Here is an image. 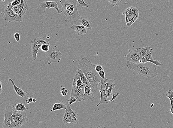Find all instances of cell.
I'll return each instance as SVG.
<instances>
[{
  "label": "cell",
  "mask_w": 173,
  "mask_h": 128,
  "mask_svg": "<svg viewBox=\"0 0 173 128\" xmlns=\"http://www.w3.org/2000/svg\"><path fill=\"white\" fill-rule=\"evenodd\" d=\"M51 48L50 44H45L40 47L42 51L45 52H47Z\"/></svg>",
  "instance_id": "obj_29"
},
{
  "label": "cell",
  "mask_w": 173,
  "mask_h": 128,
  "mask_svg": "<svg viewBox=\"0 0 173 128\" xmlns=\"http://www.w3.org/2000/svg\"><path fill=\"white\" fill-rule=\"evenodd\" d=\"M148 62H150L153 63V64L156 65V66H162L164 65V63L159 60H157L151 59L148 60Z\"/></svg>",
  "instance_id": "obj_30"
},
{
  "label": "cell",
  "mask_w": 173,
  "mask_h": 128,
  "mask_svg": "<svg viewBox=\"0 0 173 128\" xmlns=\"http://www.w3.org/2000/svg\"><path fill=\"white\" fill-rule=\"evenodd\" d=\"M8 80L11 82V83H12L13 86H14V91H15L16 93H17V95L21 97L22 98H23L24 97L26 96V95H27V91H23L22 88H19V87H17V86L15 85V84H14V79L9 78Z\"/></svg>",
  "instance_id": "obj_14"
},
{
  "label": "cell",
  "mask_w": 173,
  "mask_h": 128,
  "mask_svg": "<svg viewBox=\"0 0 173 128\" xmlns=\"http://www.w3.org/2000/svg\"><path fill=\"white\" fill-rule=\"evenodd\" d=\"M13 109L14 111H27L28 108H26L23 104L18 103L13 105Z\"/></svg>",
  "instance_id": "obj_24"
},
{
  "label": "cell",
  "mask_w": 173,
  "mask_h": 128,
  "mask_svg": "<svg viewBox=\"0 0 173 128\" xmlns=\"http://www.w3.org/2000/svg\"><path fill=\"white\" fill-rule=\"evenodd\" d=\"M119 95V92H118L116 95H115V94L114 93L113 94V95H112V98H111V100H108V103H109L111 102L114 101V100H115L116 98H117V97Z\"/></svg>",
  "instance_id": "obj_38"
},
{
  "label": "cell",
  "mask_w": 173,
  "mask_h": 128,
  "mask_svg": "<svg viewBox=\"0 0 173 128\" xmlns=\"http://www.w3.org/2000/svg\"><path fill=\"white\" fill-rule=\"evenodd\" d=\"M13 112L14 110L13 109V106L8 105H6L5 112L4 120L2 124L3 128H14L12 120Z\"/></svg>",
  "instance_id": "obj_8"
},
{
  "label": "cell",
  "mask_w": 173,
  "mask_h": 128,
  "mask_svg": "<svg viewBox=\"0 0 173 128\" xmlns=\"http://www.w3.org/2000/svg\"><path fill=\"white\" fill-rule=\"evenodd\" d=\"M26 103L28 104H29L30 103L29 102V100H28V99H27L26 100Z\"/></svg>",
  "instance_id": "obj_45"
},
{
  "label": "cell",
  "mask_w": 173,
  "mask_h": 128,
  "mask_svg": "<svg viewBox=\"0 0 173 128\" xmlns=\"http://www.w3.org/2000/svg\"><path fill=\"white\" fill-rule=\"evenodd\" d=\"M107 1L111 5H114L118 4L121 1V0H107Z\"/></svg>",
  "instance_id": "obj_37"
},
{
  "label": "cell",
  "mask_w": 173,
  "mask_h": 128,
  "mask_svg": "<svg viewBox=\"0 0 173 128\" xmlns=\"http://www.w3.org/2000/svg\"><path fill=\"white\" fill-rule=\"evenodd\" d=\"M30 44H31L32 46V59L33 61H35L37 60V58H38L37 55H38L40 47L35 38L34 39L33 41L30 42Z\"/></svg>",
  "instance_id": "obj_12"
},
{
  "label": "cell",
  "mask_w": 173,
  "mask_h": 128,
  "mask_svg": "<svg viewBox=\"0 0 173 128\" xmlns=\"http://www.w3.org/2000/svg\"><path fill=\"white\" fill-rule=\"evenodd\" d=\"M33 98H32V97H29V98H28V99H28L29 101L31 103L33 102Z\"/></svg>",
  "instance_id": "obj_42"
},
{
  "label": "cell",
  "mask_w": 173,
  "mask_h": 128,
  "mask_svg": "<svg viewBox=\"0 0 173 128\" xmlns=\"http://www.w3.org/2000/svg\"><path fill=\"white\" fill-rule=\"evenodd\" d=\"M129 54L124 55L127 62L132 63H141L142 57L137 51V48L132 46V48L129 50Z\"/></svg>",
  "instance_id": "obj_9"
},
{
  "label": "cell",
  "mask_w": 173,
  "mask_h": 128,
  "mask_svg": "<svg viewBox=\"0 0 173 128\" xmlns=\"http://www.w3.org/2000/svg\"><path fill=\"white\" fill-rule=\"evenodd\" d=\"M83 84L81 79H80V74L77 70L76 71L74 77V81L72 82V86L75 87H81Z\"/></svg>",
  "instance_id": "obj_15"
},
{
  "label": "cell",
  "mask_w": 173,
  "mask_h": 128,
  "mask_svg": "<svg viewBox=\"0 0 173 128\" xmlns=\"http://www.w3.org/2000/svg\"><path fill=\"white\" fill-rule=\"evenodd\" d=\"M36 101H37V100H36V99H35V98L33 99V102L35 103V102H36Z\"/></svg>",
  "instance_id": "obj_46"
},
{
  "label": "cell",
  "mask_w": 173,
  "mask_h": 128,
  "mask_svg": "<svg viewBox=\"0 0 173 128\" xmlns=\"http://www.w3.org/2000/svg\"><path fill=\"white\" fill-rule=\"evenodd\" d=\"M61 93V95L64 96H65L67 95V94L68 92V90L65 88V87H61L60 90Z\"/></svg>",
  "instance_id": "obj_33"
},
{
  "label": "cell",
  "mask_w": 173,
  "mask_h": 128,
  "mask_svg": "<svg viewBox=\"0 0 173 128\" xmlns=\"http://www.w3.org/2000/svg\"><path fill=\"white\" fill-rule=\"evenodd\" d=\"M115 80L106 78L102 79L98 85V90L100 91H106V90L113 84H115Z\"/></svg>",
  "instance_id": "obj_10"
},
{
  "label": "cell",
  "mask_w": 173,
  "mask_h": 128,
  "mask_svg": "<svg viewBox=\"0 0 173 128\" xmlns=\"http://www.w3.org/2000/svg\"><path fill=\"white\" fill-rule=\"evenodd\" d=\"M86 85L83 84L81 87H77L72 86L71 96H74L77 99L84 93L85 87Z\"/></svg>",
  "instance_id": "obj_11"
},
{
  "label": "cell",
  "mask_w": 173,
  "mask_h": 128,
  "mask_svg": "<svg viewBox=\"0 0 173 128\" xmlns=\"http://www.w3.org/2000/svg\"><path fill=\"white\" fill-rule=\"evenodd\" d=\"M67 108L65 110L71 116L73 119L79 123L78 121L79 120V117L78 114L77 112L72 111L70 105L67 102Z\"/></svg>",
  "instance_id": "obj_16"
},
{
  "label": "cell",
  "mask_w": 173,
  "mask_h": 128,
  "mask_svg": "<svg viewBox=\"0 0 173 128\" xmlns=\"http://www.w3.org/2000/svg\"><path fill=\"white\" fill-rule=\"evenodd\" d=\"M67 104H65L63 103H56L53 106V111H55L61 109L66 110L67 109Z\"/></svg>",
  "instance_id": "obj_22"
},
{
  "label": "cell",
  "mask_w": 173,
  "mask_h": 128,
  "mask_svg": "<svg viewBox=\"0 0 173 128\" xmlns=\"http://www.w3.org/2000/svg\"><path fill=\"white\" fill-rule=\"evenodd\" d=\"M137 50L142 58L148 53L152 52L153 51V48L148 46L142 48H137Z\"/></svg>",
  "instance_id": "obj_19"
},
{
  "label": "cell",
  "mask_w": 173,
  "mask_h": 128,
  "mask_svg": "<svg viewBox=\"0 0 173 128\" xmlns=\"http://www.w3.org/2000/svg\"><path fill=\"white\" fill-rule=\"evenodd\" d=\"M99 74L100 77L102 79L105 78V72L104 70H102L100 71V72H98Z\"/></svg>",
  "instance_id": "obj_41"
},
{
  "label": "cell",
  "mask_w": 173,
  "mask_h": 128,
  "mask_svg": "<svg viewBox=\"0 0 173 128\" xmlns=\"http://www.w3.org/2000/svg\"><path fill=\"white\" fill-rule=\"evenodd\" d=\"M77 70L78 71L79 74H80V79H81L82 82L83 83V84H85V85L89 86L92 87L91 84H90V82L89 81L88 79H87L86 77L85 74L83 73V72H82V71L80 69H77Z\"/></svg>",
  "instance_id": "obj_23"
},
{
  "label": "cell",
  "mask_w": 173,
  "mask_h": 128,
  "mask_svg": "<svg viewBox=\"0 0 173 128\" xmlns=\"http://www.w3.org/2000/svg\"><path fill=\"white\" fill-rule=\"evenodd\" d=\"M1 15L5 20L11 23L12 22H21L22 21V17L16 14L12 9L11 2L5 5L1 11Z\"/></svg>",
  "instance_id": "obj_4"
},
{
  "label": "cell",
  "mask_w": 173,
  "mask_h": 128,
  "mask_svg": "<svg viewBox=\"0 0 173 128\" xmlns=\"http://www.w3.org/2000/svg\"><path fill=\"white\" fill-rule=\"evenodd\" d=\"M14 38H15L16 40V41L18 42H19L20 39V35L19 32H17V33L14 34Z\"/></svg>",
  "instance_id": "obj_40"
},
{
  "label": "cell",
  "mask_w": 173,
  "mask_h": 128,
  "mask_svg": "<svg viewBox=\"0 0 173 128\" xmlns=\"http://www.w3.org/2000/svg\"><path fill=\"white\" fill-rule=\"evenodd\" d=\"M80 21L81 25L84 26L88 30H91L93 26V24L88 18L86 17H81Z\"/></svg>",
  "instance_id": "obj_17"
},
{
  "label": "cell",
  "mask_w": 173,
  "mask_h": 128,
  "mask_svg": "<svg viewBox=\"0 0 173 128\" xmlns=\"http://www.w3.org/2000/svg\"><path fill=\"white\" fill-rule=\"evenodd\" d=\"M26 111H14L12 120L14 128H20L29 120L27 117Z\"/></svg>",
  "instance_id": "obj_6"
},
{
  "label": "cell",
  "mask_w": 173,
  "mask_h": 128,
  "mask_svg": "<svg viewBox=\"0 0 173 128\" xmlns=\"http://www.w3.org/2000/svg\"><path fill=\"white\" fill-rule=\"evenodd\" d=\"M95 69L96 71L97 72H99L102 70H104L102 66L101 65H98L97 64L96 66H95Z\"/></svg>",
  "instance_id": "obj_39"
},
{
  "label": "cell",
  "mask_w": 173,
  "mask_h": 128,
  "mask_svg": "<svg viewBox=\"0 0 173 128\" xmlns=\"http://www.w3.org/2000/svg\"><path fill=\"white\" fill-rule=\"evenodd\" d=\"M126 66L128 69L148 78H153L158 75L156 66L151 62L132 63L127 62Z\"/></svg>",
  "instance_id": "obj_2"
},
{
  "label": "cell",
  "mask_w": 173,
  "mask_h": 128,
  "mask_svg": "<svg viewBox=\"0 0 173 128\" xmlns=\"http://www.w3.org/2000/svg\"><path fill=\"white\" fill-rule=\"evenodd\" d=\"M101 93V98L99 103L97 105L98 107L102 103H109L108 102V98L110 96L108 94L106 91H100Z\"/></svg>",
  "instance_id": "obj_20"
},
{
  "label": "cell",
  "mask_w": 173,
  "mask_h": 128,
  "mask_svg": "<svg viewBox=\"0 0 173 128\" xmlns=\"http://www.w3.org/2000/svg\"><path fill=\"white\" fill-rule=\"evenodd\" d=\"M1 90V93H1L3 91V90H2V84L1 83V90Z\"/></svg>",
  "instance_id": "obj_43"
},
{
  "label": "cell",
  "mask_w": 173,
  "mask_h": 128,
  "mask_svg": "<svg viewBox=\"0 0 173 128\" xmlns=\"http://www.w3.org/2000/svg\"><path fill=\"white\" fill-rule=\"evenodd\" d=\"M170 112L172 113V114H173V107H171Z\"/></svg>",
  "instance_id": "obj_44"
},
{
  "label": "cell",
  "mask_w": 173,
  "mask_h": 128,
  "mask_svg": "<svg viewBox=\"0 0 173 128\" xmlns=\"http://www.w3.org/2000/svg\"><path fill=\"white\" fill-rule=\"evenodd\" d=\"M77 2H78V5L80 6L87 8L90 7L89 5L86 4L83 0H77Z\"/></svg>",
  "instance_id": "obj_32"
},
{
  "label": "cell",
  "mask_w": 173,
  "mask_h": 128,
  "mask_svg": "<svg viewBox=\"0 0 173 128\" xmlns=\"http://www.w3.org/2000/svg\"><path fill=\"white\" fill-rule=\"evenodd\" d=\"M20 15L22 17L25 15L27 9L28 8V6L27 4L26 0H22L20 4Z\"/></svg>",
  "instance_id": "obj_21"
},
{
  "label": "cell",
  "mask_w": 173,
  "mask_h": 128,
  "mask_svg": "<svg viewBox=\"0 0 173 128\" xmlns=\"http://www.w3.org/2000/svg\"><path fill=\"white\" fill-rule=\"evenodd\" d=\"M36 41L38 42L39 45L40 47H41L43 45L45 44H50L49 38H48L47 37H41V38H35Z\"/></svg>",
  "instance_id": "obj_25"
},
{
  "label": "cell",
  "mask_w": 173,
  "mask_h": 128,
  "mask_svg": "<svg viewBox=\"0 0 173 128\" xmlns=\"http://www.w3.org/2000/svg\"><path fill=\"white\" fill-rule=\"evenodd\" d=\"M51 8H54L59 14L62 12V10L59 9L57 3L54 1H43L40 2L37 8V12L41 16L44 14L47 9H50Z\"/></svg>",
  "instance_id": "obj_7"
},
{
  "label": "cell",
  "mask_w": 173,
  "mask_h": 128,
  "mask_svg": "<svg viewBox=\"0 0 173 128\" xmlns=\"http://www.w3.org/2000/svg\"><path fill=\"white\" fill-rule=\"evenodd\" d=\"M77 99L74 96H71V98L68 100V103L69 104L72 105V104L77 102Z\"/></svg>",
  "instance_id": "obj_34"
},
{
  "label": "cell",
  "mask_w": 173,
  "mask_h": 128,
  "mask_svg": "<svg viewBox=\"0 0 173 128\" xmlns=\"http://www.w3.org/2000/svg\"><path fill=\"white\" fill-rule=\"evenodd\" d=\"M59 3L68 22L73 25L80 21L81 17L77 11L76 0H60Z\"/></svg>",
  "instance_id": "obj_3"
},
{
  "label": "cell",
  "mask_w": 173,
  "mask_h": 128,
  "mask_svg": "<svg viewBox=\"0 0 173 128\" xmlns=\"http://www.w3.org/2000/svg\"><path fill=\"white\" fill-rule=\"evenodd\" d=\"M62 120L65 124H78L77 121H75V120L71 117V116L69 115L66 111H65Z\"/></svg>",
  "instance_id": "obj_18"
},
{
  "label": "cell",
  "mask_w": 173,
  "mask_h": 128,
  "mask_svg": "<svg viewBox=\"0 0 173 128\" xmlns=\"http://www.w3.org/2000/svg\"><path fill=\"white\" fill-rule=\"evenodd\" d=\"M153 59L151 52H149L144 56L141 58V63H145L148 62V60Z\"/></svg>",
  "instance_id": "obj_26"
},
{
  "label": "cell",
  "mask_w": 173,
  "mask_h": 128,
  "mask_svg": "<svg viewBox=\"0 0 173 128\" xmlns=\"http://www.w3.org/2000/svg\"><path fill=\"white\" fill-rule=\"evenodd\" d=\"M71 28L73 29L76 32L77 35L79 36H81L86 34L87 32V29L84 26L82 25L80 26H77L75 25H73L71 27Z\"/></svg>",
  "instance_id": "obj_13"
},
{
  "label": "cell",
  "mask_w": 173,
  "mask_h": 128,
  "mask_svg": "<svg viewBox=\"0 0 173 128\" xmlns=\"http://www.w3.org/2000/svg\"><path fill=\"white\" fill-rule=\"evenodd\" d=\"M96 65L93 64L86 57H84L79 60L77 67V69L82 71L90 83L94 95L98 90V85L102 79L95 69Z\"/></svg>",
  "instance_id": "obj_1"
},
{
  "label": "cell",
  "mask_w": 173,
  "mask_h": 128,
  "mask_svg": "<svg viewBox=\"0 0 173 128\" xmlns=\"http://www.w3.org/2000/svg\"><path fill=\"white\" fill-rule=\"evenodd\" d=\"M166 96L170 100L171 107H173V91L171 90H169L166 93Z\"/></svg>",
  "instance_id": "obj_27"
},
{
  "label": "cell",
  "mask_w": 173,
  "mask_h": 128,
  "mask_svg": "<svg viewBox=\"0 0 173 128\" xmlns=\"http://www.w3.org/2000/svg\"><path fill=\"white\" fill-rule=\"evenodd\" d=\"M62 54L60 51L59 48L56 46L51 47L47 53L45 59L47 63L50 65L52 63L60 62Z\"/></svg>",
  "instance_id": "obj_5"
},
{
  "label": "cell",
  "mask_w": 173,
  "mask_h": 128,
  "mask_svg": "<svg viewBox=\"0 0 173 128\" xmlns=\"http://www.w3.org/2000/svg\"><path fill=\"white\" fill-rule=\"evenodd\" d=\"M21 1L22 0H14L11 2V6L13 7V6L18 5H20Z\"/></svg>",
  "instance_id": "obj_36"
},
{
  "label": "cell",
  "mask_w": 173,
  "mask_h": 128,
  "mask_svg": "<svg viewBox=\"0 0 173 128\" xmlns=\"http://www.w3.org/2000/svg\"><path fill=\"white\" fill-rule=\"evenodd\" d=\"M12 10L16 14L20 15V5H18L13 6L12 7ZM21 16V15H20Z\"/></svg>",
  "instance_id": "obj_31"
},
{
  "label": "cell",
  "mask_w": 173,
  "mask_h": 128,
  "mask_svg": "<svg viewBox=\"0 0 173 128\" xmlns=\"http://www.w3.org/2000/svg\"><path fill=\"white\" fill-rule=\"evenodd\" d=\"M115 85V84H113L106 90V91L109 95L110 96H112L114 93V87Z\"/></svg>",
  "instance_id": "obj_28"
},
{
  "label": "cell",
  "mask_w": 173,
  "mask_h": 128,
  "mask_svg": "<svg viewBox=\"0 0 173 128\" xmlns=\"http://www.w3.org/2000/svg\"><path fill=\"white\" fill-rule=\"evenodd\" d=\"M134 19L132 17H126V23L127 24V25L130 26L132 25V24L131 23V22H132L133 23L135 21L133 20Z\"/></svg>",
  "instance_id": "obj_35"
}]
</instances>
